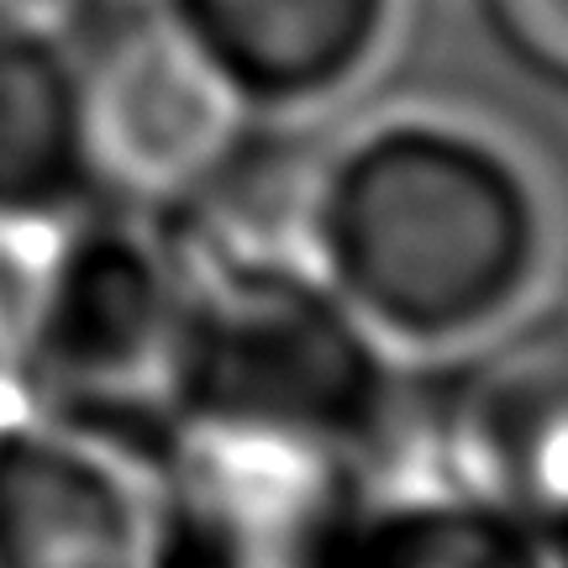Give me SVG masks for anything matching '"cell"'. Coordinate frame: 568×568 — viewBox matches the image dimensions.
<instances>
[{
    "label": "cell",
    "mask_w": 568,
    "mask_h": 568,
    "mask_svg": "<svg viewBox=\"0 0 568 568\" xmlns=\"http://www.w3.org/2000/svg\"><path fill=\"white\" fill-rule=\"evenodd\" d=\"M305 258L395 353H443L521 311L548 205L506 142L453 116H385L316 153Z\"/></svg>",
    "instance_id": "1"
},
{
    "label": "cell",
    "mask_w": 568,
    "mask_h": 568,
    "mask_svg": "<svg viewBox=\"0 0 568 568\" xmlns=\"http://www.w3.org/2000/svg\"><path fill=\"white\" fill-rule=\"evenodd\" d=\"M195 253L159 205L105 201L0 237V406L153 468L180 422Z\"/></svg>",
    "instance_id": "2"
},
{
    "label": "cell",
    "mask_w": 568,
    "mask_h": 568,
    "mask_svg": "<svg viewBox=\"0 0 568 568\" xmlns=\"http://www.w3.org/2000/svg\"><path fill=\"white\" fill-rule=\"evenodd\" d=\"M558 537L568 527V305H521L410 368L406 464Z\"/></svg>",
    "instance_id": "3"
},
{
    "label": "cell",
    "mask_w": 568,
    "mask_h": 568,
    "mask_svg": "<svg viewBox=\"0 0 568 568\" xmlns=\"http://www.w3.org/2000/svg\"><path fill=\"white\" fill-rule=\"evenodd\" d=\"M63 38L80 69L84 148L105 201L159 211L190 201L258 122L163 0H90Z\"/></svg>",
    "instance_id": "4"
},
{
    "label": "cell",
    "mask_w": 568,
    "mask_h": 568,
    "mask_svg": "<svg viewBox=\"0 0 568 568\" xmlns=\"http://www.w3.org/2000/svg\"><path fill=\"white\" fill-rule=\"evenodd\" d=\"M0 568H163L153 474L0 406Z\"/></svg>",
    "instance_id": "5"
},
{
    "label": "cell",
    "mask_w": 568,
    "mask_h": 568,
    "mask_svg": "<svg viewBox=\"0 0 568 568\" xmlns=\"http://www.w3.org/2000/svg\"><path fill=\"white\" fill-rule=\"evenodd\" d=\"M400 0H163L258 116H301L368 74Z\"/></svg>",
    "instance_id": "6"
},
{
    "label": "cell",
    "mask_w": 568,
    "mask_h": 568,
    "mask_svg": "<svg viewBox=\"0 0 568 568\" xmlns=\"http://www.w3.org/2000/svg\"><path fill=\"white\" fill-rule=\"evenodd\" d=\"M95 201L80 69L59 27L0 6V237Z\"/></svg>",
    "instance_id": "7"
},
{
    "label": "cell",
    "mask_w": 568,
    "mask_h": 568,
    "mask_svg": "<svg viewBox=\"0 0 568 568\" xmlns=\"http://www.w3.org/2000/svg\"><path fill=\"white\" fill-rule=\"evenodd\" d=\"M332 568H558L537 527L400 468L353 521Z\"/></svg>",
    "instance_id": "8"
},
{
    "label": "cell",
    "mask_w": 568,
    "mask_h": 568,
    "mask_svg": "<svg viewBox=\"0 0 568 568\" xmlns=\"http://www.w3.org/2000/svg\"><path fill=\"white\" fill-rule=\"evenodd\" d=\"M489 42L527 80L568 95V0H474Z\"/></svg>",
    "instance_id": "9"
},
{
    "label": "cell",
    "mask_w": 568,
    "mask_h": 568,
    "mask_svg": "<svg viewBox=\"0 0 568 568\" xmlns=\"http://www.w3.org/2000/svg\"><path fill=\"white\" fill-rule=\"evenodd\" d=\"M0 6H11V11H27V17L48 21V27H74V21L90 11V0H0Z\"/></svg>",
    "instance_id": "10"
},
{
    "label": "cell",
    "mask_w": 568,
    "mask_h": 568,
    "mask_svg": "<svg viewBox=\"0 0 568 568\" xmlns=\"http://www.w3.org/2000/svg\"><path fill=\"white\" fill-rule=\"evenodd\" d=\"M552 552H558V568H568V527L552 537Z\"/></svg>",
    "instance_id": "11"
}]
</instances>
